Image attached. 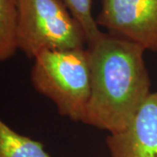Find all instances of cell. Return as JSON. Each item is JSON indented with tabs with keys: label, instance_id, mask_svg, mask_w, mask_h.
<instances>
[{
	"label": "cell",
	"instance_id": "6da1fadb",
	"mask_svg": "<svg viewBox=\"0 0 157 157\" xmlns=\"http://www.w3.org/2000/svg\"><path fill=\"white\" fill-rule=\"evenodd\" d=\"M144 51L106 33L88 44L91 93L83 123L109 134L128 126L151 94Z\"/></svg>",
	"mask_w": 157,
	"mask_h": 157
},
{
	"label": "cell",
	"instance_id": "7a4b0ae2",
	"mask_svg": "<svg viewBox=\"0 0 157 157\" xmlns=\"http://www.w3.org/2000/svg\"><path fill=\"white\" fill-rule=\"evenodd\" d=\"M31 80L35 90L50 99L61 115L84 121L91 93L87 49L41 52L34 59Z\"/></svg>",
	"mask_w": 157,
	"mask_h": 157
},
{
	"label": "cell",
	"instance_id": "3957f363",
	"mask_svg": "<svg viewBox=\"0 0 157 157\" xmlns=\"http://www.w3.org/2000/svg\"><path fill=\"white\" fill-rule=\"evenodd\" d=\"M18 50L30 59L45 51L84 48L81 25L62 0H17Z\"/></svg>",
	"mask_w": 157,
	"mask_h": 157
},
{
	"label": "cell",
	"instance_id": "277c9868",
	"mask_svg": "<svg viewBox=\"0 0 157 157\" xmlns=\"http://www.w3.org/2000/svg\"><path fill=\"white\" fill-rule=\"evenodd\" d=\"M96 23L108 33L157 52V0H102Z\"/></svg>",
	"mask_w": 157,
	"mask_h": 157
},
{
	"label": "cell",
	"instance_id": "5b68a950",
	"mask_svg": "<svg viewBox=\"0 0 157 157\" xmlns=\"http://www.w3.org/2000/svg\"><path fill=\"white\" fill-rule=\"evenodd\" d=\"M112 157H157V92L151 93L126 128L106 139Z\"/></svg>",
	"mask_w": 157,
	"mask_h": 157
},
{
	"label": "cell",
	"instance_id": "8992f818",
	"mask_svg": "<svg viewBox=\"0 0 157 157\" xmlns=\"http://www.w3.org/2000/svg\"><path fill=\"white\" fill-rule=\"evenodd\" d=\"M0 157H51L39 141L19 135L0 118Z\"/></svg>",
	"mask_w": 157,
	"mask_h": 157
},
{
	"label": "cell",
	"instance_id": "52a82bcc",
	"mask_svg": "<svg viewBox=\"0 0 157 157\" xmlns=\"http://www.w3.org/2000/svg\"><path fill=\"white\" fill-rule=\"evenodd\" d=\"M17 0H0V62L15 55L17 42Z\"/></svg>",
	"mask_w": 157,
	"mask_h": 157
},
{
	"label": "cell",
	"instance_id": "ba28073f",
	"mask_svg": "<svg viewBox=\"0 0 157 157\" xmlns=\"http://www.w3.org/2000/svg\"><path fill=\"white\" fill-rule=\"evenodd\" d=\"M84 30L87 45L97 39L103 32L99 29L92 15V0H62Z\"/></svg>",
	"mask_w": 157,
	"mask_h": 157
}]
</instances>
